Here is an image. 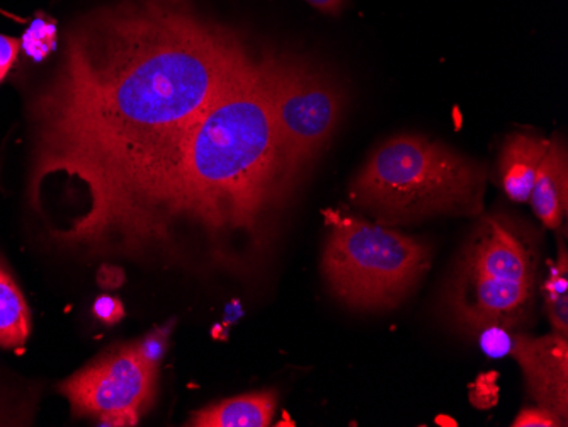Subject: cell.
I'll return each instance as SVG.
<instances>
[{"label":"cell","instance_id":"1","mask_svg":"<svg viewBox=\"0 0 568 427\" xmlns=\"http://www.w3.org/2000/svg\"><path fill=\"white\" fill-rule=\"evenodd\" d=\"M254 59L191 0H130L82 19L31 104L30 196L51 177L69 196L50 237L91 253Z\"/></svg>","mask_w":568,"mask_h":427},{"label":"cell","instance_id":"2","mask_svg":"<svg viewBox=\"0 0 568 427\" xmlns=\"http://www.w3.org/2000/svg\"><path fill=\"white\" fill-rule=\"evenodd\" d=\"M284 159L263 57L252 60L191 126L171 164L92 254L174 253L179 232L213 242L235 234L261 241L266 220L295 183Z\"/></svg>","mask_w":568,"mask_h":427},{"label":"cell","instance_id":"3","mask_svg":"<svg viewBox=\"0 0 568 427\" xmlns=\"http://www.w3.org/2000/svg\"><path fill=\"white\" fill-rule=\"evenodd\" d=\"M485 172L445 143L397 135L369 155L349 187L354 205L383 225L481 212Z\"/></svg>","mask_w":568,"mask_h":427},{"label":"cell","instance_id":"4","mask_svg":"<svg viewBox=\"0 0 568 427\" xmlns=\"http://www.w3.org/2000/svg\"><path fill=\"white\" fill-rule=\"evenodd\" d=\"M538 254L531 235L507 216H485L463 247L446 304L463 329H514L535 302Z\"/></svg>","mask_w":568,"mask_h":427},{"label":"cell","instance_id":"5","mask_svg":"<svg viewBox=\"0 0 568 427\" xmlns=\"http://www.w3.org/2000/svg\"><path fill=\"white\" fill-rule=\"evenodd\" d=\"M322 270L341 302L363 311L394 308L416 288L429 270L430 251L378 223L328 210Z\"/></svg>","mask_w":568,"mask_h":427},{"label":"cell","instance_id":"6","mask_svg":"<svg viewBox=\"0 0 568 427\" xmlns=\"http://www.w3.org/2000/svg\"><path fill=\"white\" fill-rule=\"evenodd\" d=\"M263 65L277 139L296 180L339 129L346 95L327 73L293 57L270 53Z\"/></svg>","mask_w":568,"mask_h":427},{"label":"cell","instance_id":"7","mask_svg":"<svg viewBox=\"0 0 568 427\" xmlns=\"http://www.w3.org/2000/svg\"><path fill=\"white\" fill-rule=\"evenodd\" d=\"M158 369L133 346H120L60 384L73 416L92 417L99 426H135L152 406Z\"/></svg>","mask_w":568,"mask_h":427},{"label":"cell","instance_id":"8","mask_svg":"<svg viewBox=\"0 0 568 427\" xmlns=\"http://www.w3.org/2000/svg\"><path fill=\"white\" fill-rule=\"evenodd\" d=\"M510 356L521 366L536 404L567 424L568 337L557 333L545 337L516 334Z\"/></svg>","mask_w":568,"mask_h":427},{"label":"cell","instance_id":"9","mask_svg":"<svg viewBox=\"0 0 568 427\" xmlns=\"http://www.w3.org/2000/svg\"><path fill=\"white\" fill-rule=\"evenodd\" d=\"M528 201L545 227L558 228L564 223L568 206V161L567 149L558 140H550Z\"/></svg>","mask_w":568,"mask_h":427},{"label":"cell","instance_id":"10","mask_svg":"<svg viewBox=\"0 0 568 427\" xmlns=\"http://www.w3.org/2000/svg\"><path fill=\"white\" fill-rule=\"evenodd\" d=\"M548 145L550 140L526 133H514L504 143L499 155V180L504 193L514 203L529 200Z\"/></svg>","mask_w":568,"mask_h":427},{"label":"cell","instance_id":"11","mask_svg":"<svg viewBox=\"0 0 568 427\" xmlns=\"http://www.w3.org/2000/svg\"><path fill=\"white\" fill-rule=\"evenodd\" d=\"M276 410L273 392H255L216 401L191 416L193 427H267Z\"/></svg>","mask_w":568,"mask_h":427},{"label":"cell","instance_id":"12","mask_svg":"<svg viewBox=\"0 0 568 427\" xmlns=\"http://www.w3.org/2000/svg\"><path fill=\"white\" fill-rule=\"evenodd\" d=\"M31 334L30 307L14 279L0 267V346L16 349Z\"/></svg>","mask_w":568,"mask_h":427},{"label":"cell","instance_id":"13","mask_svg":"<svg viewBox=\"0 0 568 427\" xmlns=\"http://www.w3.org/2000/svg\"><path fill=\"white\" fill-rule=\"evenodd\" d=\"M541 293L555 333L568 337V256L565 245L560 247L557 263L550 267Z\"/></svg>","mask_w":568,"mask_h":427},{"label":"cell","instance_id":"14","mask_svg":"<svg viewBox=\"0 0 568 427\" xmlns=\"http://www.w3.org/2000/svg\"><path fill=\"white\" fill-rule=\"evenodd\" d=\"M57 47V24L48 18H38L31 22L21 40V48L31 59H47Z\"/></svg>","mask_w":568,"mask_h":427},{"label":"cell","instance_id":"15","mask_svg":"<svg viewBox=\"0 0 568 427\" xmlns=\"http://www.w3.org/2000/svg\"><path fill=\"white\" fill-rule=\"evenodd\" d=\"M478 343L488 358H504L510 356L514 346V336L506 327L500 325H487L484 329L477 331Z\"/></svg>","mask_w":568,"mask_h":427},{"label":"cell","instance_id":"16","mask_svg":"<svg viewBox=\"0 0 568 427\" xmlns=\"http://www.w3.org/2000/svg\"><path fill=\"white\" fill-rule=\"evenodd\" d=\"M165 346H168L165 334L162 331H158V333L149 334L145 339L136 343L135 349L146 365L159 369V363L164 358Z\"/></svg>","mask_w":568,"mask_h":427},{"label":"cell","instance_id":"17","mask_svg":"<svg viewBox=\"0 0 568 427\" xmlns=\"http://www.w3.org/2000/svg\"><path fill=\"white\" fill-rule=\"evenodd\" d=\"M514 427H557L567 426L557 414L545 407H526L513 423Z\"/></svg>","mask_w":568,"mask_h":427},{"label":"cell","instance_id":"18","mask_svg":"<svg viewBox=\"0 0 568 427\" xmlns=\"http://www.w3.org/2000/svg\"><path fill=\"white\" fill-rule=\"evenodd\" d=\"M94 315L104 324H118L124 317V307L114 296L102 295L95 299Z\"/></svg>","mask_w":568,"mask_h":427},{"label":"cell","instance_id":"19","mask_svg":"<svg viewBox=\"0 0 568 427\" xmlns=\"http://www.w3.org/2000/svg\"><path fill=\"white\" fill-rule=\"evenodd\" d=\"M19 52H21V41L0 34V82L4 81L9 70L14 65Z\"/></svg>","mask_w":568,"mask_h":427},{"label":"cell","instance_id":"20","mask_svg":"<svg viewBox=\"0 0 568 427\" xmlns=\"http://www.w3.org/2000/svg\"><path fill=\"white\" fill-rule=\"evenodd\" d=\"M98 283L102 288L114 289L120 288L124 283V273L121 267L114 264H102L98 271Z\"/></svg>","mask_w":568,"mask_h":427},{"label":"cell","instance_id":"21","mask_svg":"<svg viewBox=\"0 0 568 427\" xmlns=\"http://www.w3.org/2000/svg\"><path fill=\"white\" fill-rule=\"evenodd\" d=\"M306 2L324 14L337 16L343 11L347 0H306Z\"/></svg>","mask_w":568,"mask_h":427}]
</instances>
